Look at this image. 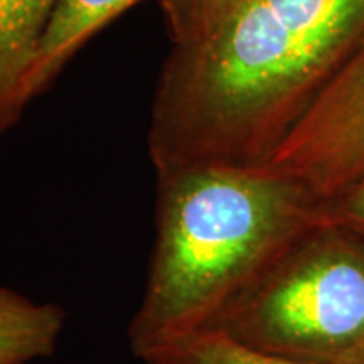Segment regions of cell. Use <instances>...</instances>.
Segmentation results:
<instances>
[{
    "instance_id": "6da1fadb",
    "label": "cell",
    "mask_w": 364,
    "mask_h": 364,
    "mask_svg": "<svg viewBox=\"0 0 364 364\" xmlns=\"http://www.w3.org/2000/svg\"><path fill=\"white\" fill-rule=\"evenodd\" d=\"M363 31L364 0H241L172 44L147 139L156 172L262 164Z\"/></svg>"
},
{
    "instance_id": "7a4b0ae2",
    "label": "cell",
    "mask_w": 364,
    "mask_h": 364,
    "mask_svg": "<svg viewBox=\"0 0 364 364\" xmlns=\"http://www.w3.org/2000/svg\"><path fill=\"white\" fill-rule=\"evenodd\" d=\"M321 221V203L260 166L196 164L157 172L156 240L129 324L134 356L211 326Z\"/></svg>"
},
{
    "instance_id": "3957f363",
    "label": "cell",
    "mask_w": 364,
    "mask_h": 364,
    "mask_svg": "<svg viewBox=\"0 0 364 364\" xmlns=\"http://www.w3.org/2000/svg\"><path fill=\"white\" fill-rule=\"evenodd\" d=\"M206 329L299 361L361 364L364 236L317 223Z\"/></svg>"
},
{
    "instance_id": "277c9868",
    "label": "cell",
    "mask_w": 364,
    "mask_h": 364,
    "mask_svg": "<svg viewBox=\"0 0 364 364\" xmlns=\"http://www.w3.org/2000/svg\"><path fill=\"white\" fill-rule=\"evenodd\" d=\"M260 166L299 184L321 204L364 176V34L314 90Z\"/></svg>"
},
{
    "instance_id": "5b68a950",
    "label": "cell",
    "mask_w": 364,
    "mask_h": 364,
    "mask_svg": "<svg viewBox=\"0 0 364 364\" xmlns=\"http://www.w3.org/2000/svg\"><path fill=\"white\" fill-rule=\"evenodd\" d=\"M56 0H0V135L19 120L26 80Z\"/></svg>"
},
{
    "instance_id": "8992f818",
    "label": "cell",
    "mask_w": 364,
    "mask_h": 364,
    "mask_svg": "<svg viewBox=\"0 0 364 364\" xmlns=\"http://www.w3.org/2000/svg\"><path fill=\"white\" fill-rule=\"evenodd\" d=\"M139 2L142 0H56L26 80L27 102L53 83L81 46Z\"/></svg>"
},
{
    "instance_id": "52a82bcc",
    "label": "cell",
    "mask_w": 364,
    "mask_h": 364,
    "mask_svg": "<svg viewBox=\"0 0 364 364\" xmlns=\"http://www.w3.org/2000/svg\"><path fill=\"white\" fill-rule=\"evenodd\" d=\"M66 326L56 304H43L0 289V364H29L49 358Z\"/></svg>"
},
{
    "instance_id": "ba28073f",
    "label": "cell",
    "mask_w": 364,
    "mask_h": 364,
    "mask_svg": "<svg viewBox=\"0 0 364 364\" xmlns=\"http://www.w3.org/2000/svg\"><path fill=\"white\" fill-rule=\"evenodd\" d=\"M144 364H316L262 351L216 329L189 332L149 349Z\"/></svg>"
},
{
    "instance_id": "9c48e42d",
    "label": "cell",
    "mask_w": 364,
    "mask_h": 364,
    "mask_svg": "<svg viewBox=\"0 0 364 364\" xmlns=\"http://www.w3.org/2000/svg\"><path fill=\"white\" fill-rule=\"evenodd\" d=\"M172 44L186 43L216 26L241 0H159Z\"/></svg>"
},
{
    "instance_id": "30bf717a",
    "label": "cell",
    "mask_w": 364,
    "mask_h": 364,
    "mask_svg": "<svg viewBox=\"0 0 364 364\" xmlns=\"http://www.w3.org/2000/svg\"><path fill=\"white\" fill-rule=\"evenodd\" d=\"M322 221L364 236V176L338 198L322 204Z\"/></svg>"
},
{
    "instance_id": "8fae6325",
    "label": "cell",
    "mask_w": 364,
    "mask_h": 364,
    "mask_svg": "<svg viewBox=\"0 0 364 364\" xmlns=\"http://www.w3.org/2000/svg\"><path fill=\"white\" fill-rule=\"evenodd\" d=\"M361 364H364V361H363V363H361Z\"/></svg>"
}]
</instances>
